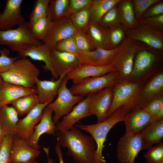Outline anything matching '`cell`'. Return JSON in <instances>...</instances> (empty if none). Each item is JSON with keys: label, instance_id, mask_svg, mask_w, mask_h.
<instances>
[{"label": "cell", "instance_id": "obj_1", "mask_svg": "<svg viewBox=\"0 0 163 163\" xmlns=\"http://www.w3.org/2000/svg\"><path fill=\"white\" fill-rule=\"evenodd\" d=\"M81 130L75 126L68 130L57 128V143L68 149L67 155L77 163H94L96 143L91 136L83 134Z\"/></svg>", "mask_w": 163, "mask_h": 163}, {"label": "cell", "instance_id": "obj_2", "mask_svg": "<svg viewBox=\"0 0 163 163\" xmlns=\"http://www.w3.org/2000/svg\"><path fill=\"white\" fill-rule=\"evenodd\" d=\"M130 112L127 108L122 106L116 110L109 117L101 122L91 125H75L81 130L89 133L95 141L97 148L94 157V163H106L102 152L105 146L104 143L107 136L115 124L119 122L124 121Z\"/></svg>", "mask_w": 163, "mask_h": 163}, {"label": "cell", "instance_id": "obj_3", "mask_svg": "<svg viewBox=\"0 0 163 163\" xmlns=\"http://www.w3.org/2000/svg\"><path fill=\"white\" fill-rule=\"evenodd\" d=\"M147 80L119 79L112 86L113 99L107 119L122 106L131 111L133 110L138 103L141 90Z\"/></svg>", "mask_w": 163, "mask_h": 163}, {"label": "cell", "instance_id": "obj_4", "mask_svg": "<svg viewBox=\"0 0 163 163\" xmlns=\"http://www.w3.org/2000/svg\"><path fill=\"white\" fill-rule=\"evenodd\" d=\"M163 52L146 45L136 53L131 77L135 80L148 79L162 70Z\"/></svg>", "mask_w": 163, "mask_h": 163}, {"label": "cell", "instance_id": "obj_5", "mask_svg": "<svg viewBox=\"0 0 163 163\" xmlns=\"http://www.w3.org/2000/svg\"><path fill=\"white\" fill-rule=\"evenodd\" d=\"M40 71L27 58L15 60L7 72L0 73L5 81L28 88H34L38 79Z\"/></svg>", "mask_w": 163, "mask_h": 163}, {"label": "cell", "instance_id": "obj_6", "mask_svg": "<svg viewBox=\"0 0 163 163\" xmlns=\"http://www.w3.org/2000/svg\"><path fill=\"white\" fill-rule=\"evenodd\" d=\"M43 44L33 35L28 22L25 21L15 29L0 30V45L8 46L18 53Z\"/></svg>", "mask_w": 163, "mask_h": 163}, {"label": "cell", "instance_id": "obj_7", "mask_svg": "<svg viewBox=\"0 0 163 163\" xmlns=\"http://www.w3.org/2000/svg\"><path fill=\"white\" fill-rule=\"evenodd\" d=\"M146 45L128 37L122 43L119 51L111 64L115 70L119 73L120 79L131 78L135 54Z\"/></svg>", "mask_w": 163, "mask_h": 163}, {"label": "cell", "instance_id": "obj_8", "mask_svg": "<svg viewBox=\"0 0 163 163\" xmlns=\"http://www.w3.org/2000/svg\"><path fill=\"white\" fill-rule=\"evenodd\" d=\"M68 81L66 75L61 82L56 99L47 105L54 113L52 119L55 124L62 117L69 113L75 104L83 99L82 96L71 93L67 86Z\"/></svg>", "mask_w": 163, "mask_h": 163}, {"label": "cell", "instance_id": "obj_9", "mask_svg": "<svg viewBox=\"0 0 163 163\" xmlns=\"http://www.w3.org/2000/svg\"><path fill=\"white\" fill-rule=\"evenodd\" d=\"M119 79V73L115 70L103 76L85 78L80 83L74 85L69 89L72 94L83 97L113 86Z\"/></svg>", "mask_w": 163, "mask_h": 163}, {"label": "cell", "instance_id": "obj_10", "mask_svg": "<svg viewBox=\"0 0 163 163\" xmlns=\"http://www.w3.org/2000/svg\"><path fill=\"white\" fill-rule=\"evenodd\" d=\"M142 150L143 145L140 133L125 134L117 143V160L120 163H134L137 155Z\"/></svg>", "mask_w": 163, "mask_h": 163}, {"label": "cell", "instance_id": "obj_11", "mask_svg": "<svg viewBox=\"0 0 163 163\" xmlns=\"http://www.w3.org/2000/svg\"><path fill=\"white\" fill-rule=\"evenodd\" d=\"M76 30L70 17L62 18L52 21L41 42L51 50L58 42L73 36Z\"/></svg>", "mask_w": 163, "mask_h": 163}, {"label": "cell", "instance_id": "obj_12", "mask_svg": "<svg viewBox=\"0 0 163 163\" xmlns=\"http://www.w3.org/2000/svg\"><path fill=\"white\" fill-rule=\"evenodd\" d=\"M128 37L160 51H163V32L139 22L134 28L126 30Z\"/></svg>", "mask_w": 163, "mask_h": 163}, {"label": "cell", "instance_id": "obj_13", "mask_svg": "<svg viewBox=\"0 0 163 163\" xmlns=\"http://www.w3.org/2000/svg\"><path fill=\"white\" fill-rule=\"evenodd\" d=\"M50 103V102L38 103L25 117L19 119L14 136L27 142L34 132L35 126L41 120L43 110Z\"/></svg>", "mask_w": 163, "mask_h": 163}, {"label": "cell", "instance_id": "obj_14", "mask_svg": "<svg viewBox=\"0 0 163 163\" xmlns=\"http://www.w3.org/2000/svg\"><path fill=\"white\" fill-rule=\"evenodd\" d=\"M112 86L91 94L88 116H96L97 123L101 122L107 119V113L113 99Z\"/></svg>", "mask_w": 163, "mask_h": 163}, {"label": "cell", "instance_id": "obj_15", "mask_svg": "<svg viewBox=\"0 0 163 163\" xmlns=\"http://www.w3.org/2000/svg\"><path fill=\"white\" fill-rule=\"evenodd\" d=\"M121 44L116 49H97L89 52L81 53L76 56L81 64L96 66H107L111 64L114 61L119 51Z\"/></svg>", "mask_w": 163, "mask_h": 163}, {"label": "cell", "instance_id": "obj_16", "mask_svg": "<svg viewBox=\"0 0 163 163\" xmlns=\"http://www.w3.org/2000/svg\"><path fill=\"white\" fill-rule=\"evenodd\" d=\"M155 74L144 84L140 93L137 104L133 110L144 108L153 99L163 94L162 70Z\"/></svg>", "mask_w": 163, "mask_h": 163}, {"label": "cell", "instance_id": "obj_17", "mask_svg": "<svg viewBox=\"0 0 163 163\" xmlns=\"http://www.w3.org/2000/svg\"><path fill=\"white\" fill-rule=\"evenodd\" d=\"M22 0H7L3 12L0 15V30L11 29L24 22L21 12Z\"/></svg>", "mask_w": 163, "mask_h": 163}, {"label": "cell", "instance_id": "obj_18", "mask_svg": "<svg viewBox=\"0 0 163 163\" xmlns=\"http://www.w3.org/2000/svg\"><path fill=\"white\" fill-rule=\"evenodd\" d=\"M51 57L54 69L59 78L66 75L81 64L76 55L54 48L51 50Z\"/></svg>", "mask_w": 163, "mask_h": 163}, {"label": "cell", "instance_id": "obj_19", "mask_svg": "<svg viewBox=\"0 0 163 163\" xmlns=\"http://www.w3.org/2000/svg\"><path fill=\"white\" fill-rule=\"evenodd\" d=\"M41 153L30 146L25 141L14 136L11 151V163H32Z\"/></svg>", "mask_w": 163, "mask_h": 163}, {"label": "cell", "instance_id": "obj_20", "mask_svg": "<svg viewBox=\"0 0 163 163\" xmlns=\"http://www.w3.org/2000/svg\"><path fill=\"white\" fill-rule=\"evenodd\" d=\"M154 121V116L144 108L133 110L124 121L125 126V134L140 133Z\"/></svg>", "mask_w": 163, "mask_h": 163}, {"label": "cell", "instance_id": "obj_21", "mask_svg": "<svg viewBox=\"0 0 163 163\" xmlns=\"http://www.w3.org/2000/svg\"><path fill=\"white\" fill-rule=\"evenodd\" d=\"M53 111L46 106L43 110L42 118L40 123L36 125L34 132L27 144L33 148L39 150L40 146L38 141L41 135L46 133L49 135L56 136L57 128L53 121Z\"/></svg>", "mask_w": 163, "mask_h": 163}, {"label": "cell", "instance_id": "obj_22", "mask_svg": "<svg viewBox=\"0 0 163 163\" xmlns=\"http://www.w3.org/2000/svg\"><path fill=\"white\" fill-rule=\"evenodd\" d=\"M115 70L112 64L100 66L81 64L66 76L69 80H72L74 85H77L85 78L103 76Z\"/></svg>", "mask_w": 163, "mask_h": 163}, {"label": "cell", "instance_id": "obj_23", "mask_svg": "<svg viewBox=\"0 0 163 163\" xmlns=\"http://www.w3.org/2000/svg\"><path fill=\"white\" fill-rule=\"evenodd\" d=\"M51 50L45 45L42 44L38 46H33L27 50L18 53L21 58L30 57L31 59L43 62L45 65L42 67L46 71H50L52 78L56 80L59 77L56 73L52 62L51 57Z\"/></svg>", "mask_w": 163, "mask_h": 163}, {"label": "cell", "instance_id": "obj_24", "mask_svg": "<svg viewBox=\"0 0 163 163\" xmlns=\"http://www.w3.org/2000/svg\"><path fill=\"white\" fill-rule=\"evenodd\" d=\"M91 94L83 99L68 114L64 116L62 120L58 124L57 128L68 130L77 122L88 116L89 104Z\"/></svg>", "mask_w": 163, "mask_h": 163}, {"label": "cell", "instance_id": "obj_25", "mask_svg": "<svg viewBox=\"0 0 163 163\" xmlns=\"http://www.w3.org/2000/svg\"><path fill=\"white\" fill-rule=\"evenodd\" d=\"M66 76H61L56 80L53 78L51 80H37L34 88L39 104L53 102L57 95L61 82Z\"/></svg>", "mask_w": 163, "mask_h": 163}, {"label": "cell", "instance_id": "obj_26", "mask_svg": "<svg viewBox=\"0 0 163 163\" xmlns=\"http://www.w3.org/2000/svg\"><path fill=\"white\" fill-rule=\"evenodd\" d=\"M35 93L34 88H27L3 80L0 85V105L11 104L21 97Z\"/></svg>", "mask_w": 163, "mask_h": 163}, {"label": "cell", "instance_id": "obj_27", "mask_svg": "<svg viewBox=\"0 0 163 163\" xmlns=\"http://www.w3.org/2000/svg\"><path fill=\"white\" fill-rule=\"evenodd\" d=\"M140 135L143 149L148 150L153 145L162 142L163 119L152 122L140 132Z\"/></svg>", "mask_w": 163, "mask_h": 163}, {"label": "cell", "instance_id": "obj_28", "mask_svg": "<svg viewBox=\"0 0 163 163\" xmlns=\"http://www.w3.org/2000/svg\"><path fill=\"white\" fill-rule=\"evenodd\" d=\"M19 119L18 115L12 107L2 106L0 108V124L5 136L13 137Z\"/></svg>", "mask_w": 163, "mask_h": 163}, {"label": "cell", "instance_id": "obj_29", "mask_svg": "<svg viewBox=\"0 0 163 163\" xmlns=\"http://www.w3.org/2000/svg\"><path fill=\"white\" fill-rule=\"evenodd\" d=\"M120 0H93L89 6L90 21L99 24L104 15Z\"/></svg>", "mask_w": 163, "mask_h": 163}, {"label": "cell", "instance_id": "obj_30", "mask_svg": "<svg viewBox=\"0 0 163 163\" xmlns=\"http://www.w3.org/2000/svg\"><path fill=\"white\" fill-rule=\"evenodd\" d=\"M86 31L94 50L97 49L108 50L105 28L90 21Z\"/></svg>", "mask_w": 163, "mask_h": 163}, {"label": "cell", "instance_id": "obj_31", "mask_svg": "<svg viewBox=\"0 0 163 163\" xmlns=\"http://www.w3.org/2000/svg\"><path fill=\"white\" fill-rule=\"evenodd\" d=\"M121 19L122 24L127 30L133 29L139 22L135 17L131 0H120L117 4Z\"/></svg>", "mask_w": 163, "mask_h": 163}, {"label": "cell", "instance_id": "obj_32", "mask_svg": "<svg viewBox=\"0 0 163 163\" xmlns=\"http://www.w3.org/2000/svg\"><path fill=\"white\" fill-rule=\"evenodd\" d=\"M72 14L69 7V0H50L47 17L52 21Z\"/></svg>", "mask_w": 163, "mask_h": 163}, {"label": "cell", "instance_id": "obj_33", "mask_svg": "<svg viewBox=\"0 0 163 163\" xmlns=\"http://www.w3.org/2000/svg\"><path fill=\"white\" fill-rule=\"evenodd\" d=\"M107 38L108 50L118 47L127 37L126 29L121 24L105 28Z\"/></svg>", "mask_w": 163, "mask_h": 163}, {"label": "cell", "instance_id": "obj_34", "mask_svg": "<svg viewBox=\"0 0 163 163\" xmlns=\"http://www.w3.org/2000/svg\"><path fill=\"white\" fill-rule=\"evenodd\" d=\"M38 103L37 94L35 93L21 97L11 104L18 115L22 116L27 114Z\"/></svg>", "mask_w": 163, "mask_h": 163}, {"label": "cell", "instance_id": "obj_35", "mask_svg": "<svg viewBox=\"0 0 163 163\" xmlns=\"http://www.w3.org/2000/svg\"><path fill=\"white\" fill-rule=\"evenodd\" d=\"M50 0H36L29 16V25L31 27L40 19L47 16Z\"/></svg>", "mask_w": 163, "mask_h": 163}, {"label": "cell", "instance_id": "obj_36", "mask_svg": "<svg viewBox=\"0 0 163 163\" xmlns=\"http://www.w3.org/2000/svg\"><path fill=\"white\" fill-rule=\"evenodd\" d=\"M89 6L82 10L72 14L71 15L70 18L76 30L87 31L90 21Z\"/></svg>", "mask_w": 163, "mask_h": 163}, {"label": "cell", "instance_id": "obj_37", "mask_svg": "<svg viewBox=\"0 0 163 163\" xmlns=\"http://www.w3.org/2000/svg\"><path fill=\"white\" fill-rule=\"evenodd\" d=\"M52 21L46 16L36 22L30 27L34 37L38 40L41 41L46 36Z\"/></svg>", "mask_w": 163, "mask_h": 163}, {"label": "cell", "instance_id": "obj_38", "mask_svg": "<svg viewBox=\"0 0 163 163\" xmlns=\"http://www.w3.org/2000/svg\"><path fill=\"white\" fill-rule=\"evenodd\" d=\"M121 23L119 10L117 4L104 15L98 25L105 28Z\"/></svg>", "mask_w": 163, "mask_h": 163}, {"label": "cell", "instance_id": "obj_39", "mask_svg": "<svg viewBox=\"0 0 163 163\" xmlns=\"http://www.w3.org/2000/svg\"><path fill=\"white\" fill-rule=\"evenodd\" d=\"M76 45L81 53L93 50V48L87 31L76 30L73 35Z\"/></svg>", "mask_w": 163, "mask_h": 163}, {"label": "cell", "instance_id": "obj_40", "mask_svg": "<svg viewBox=\"0 0 163 163\" xmlns=\"http://www.w3.org/2000/svg\"><path fill=\"white\" fill-rule=\"evenodd\" d=\"M143 157L146 163H163V142L150 148Z\"/></svg>", "mask_w": 163, "mask_h": 163}, {"label": "cell", "instance_id": "obj_41", "mask_svg": "<svg viewBox=\"0 0 163 163\" xmlns=\"http://www.w3.org/2000/svg\"><path fill=\"white\" fill-rule=\"evenodd\" d=\"M54 49L59 51L72 53L76 56L81 53L76 45L73 36L58 42Z\"/></svg>", "mask_w": 163, "mask_h": 163}, {"label": "cell", "instance_id": "obj_42", "mask_svg": "<svg viewBox=\"0 0 163 163\" xmlns=\"http://www.w3.org/2000/svg\"><path fill=\"white\" fill-rule=\"evenodd\" d=\"M13 137L5 136L0 144V163H11L10 155Z\"/></svg>", "mask_w": 163, "mask_h": 163}, {"label": "cell", "instance_id": "obj_43", "mask_svg": "<svg viewBox=\"0 0 163 163\" xmlns=\"http://www.w3.org/2000/svg\"><path fill=\"white\" fill-rule=\"evenodd\" d=\"M160 0H132L134 14L136 19L139 22L142 17L151 5Z\"/></svg>", "mask_w": 163, "mask_h": 163}, {"label": "cell", "instance_id": "obj_44", "mask_svg": "<svg viewBox=\"0 0 163 163\" xmlns=\"http://www.w3.org/2000/svg\"><path fill=\"white\" fill-rule=\"evenodd\" d=\"M10 51L6 48L0 50V73L7 71L14 62L21 58L19 56L10 57L8 56Z\"/></svg>", "mask_w": 163, "mask_h": 163}, {"label": "cell", "instance_id": "obj_45", "mask_svg": "<svg viewBox=\"0 0 163 163\" xmlns=\"http://www.w3.org/2000/svg\"><path fill=\"white\" fill-rule=\"evenodd\" d=\"M162 14H163V1L160 0L147 9L142 15L141 20Z\"/></svg>", "mask_w": 163, "mask_h": 163}, {"label": "cell", "instance_id": "obj_46", "mask_svg": "<svg viewBox=\"0 0 163 163\" xmlns=\"http://www.w3.org/2000/svg\"><path fill=\"white\" fill-rule=\"evenodd\" d=\"M163 107V94L151 100L144 107L154 116Z\"/></svg>", "mask_w": 163, "mask_h": 163}, {"label": "cell", "instance_id": "obj_47", "mask_svg": "<svg viewBox=\"0 0 163 163\" xmlns=\"http://www.w3.org/2000/svg\"><path fill=\"white\" fill-rule=\"evenodd\" d=\"M139 22L163 32V14L142 19Z\"/></svg>", "mask_w": 163, "mask_h": 163}, {"label": "cell", "instance_id": "obj_48", "mask_svg": "<svg viewBox=\"0 0 163 163\" xmlns=\"http://www.w3.org/2000/svg\"><path fill=\"white\" fill-rule=\"evenodd\" d=\"M93 0H69V5L72 14L79 12L88 7Z\"/></svg>", "mask_w": 163, "mask_h": 163}, {"label": "cell", "instance_id": "obj_49", "mask_svg": "<svg viewBox=\"0 0 163 163\" xmlns=\"http://www.w3.org/2000/svg\"><path fill=\"white\" fill-rule=\"evenodd\" d=\"M43 149L46 152L48 158V161L46 163H54L53 159L50 158L49 157V148L44 147ZM55 150L59 158V163H64L63 161L62 153L61 150V147L57 143L56 145Z\"/></svg>", "mask_w": 163, "mask_h": 163}, {"label": "cell", "instance_id": "obj_50", "mask_svg": "<svg viewBox=\"0 0 163 163\" xmlns=\"http://www.w3.org/2000/svg\"><path fill=\"white\" fill-rule=\"evenodd\" d=\"M155 121H158L163 119V107L154 116Z\"/></svg>", "mask_w": 163, "mask_h": 163}, {"label": "cell", "instance_id": "obj_51", "mask_svg": "<svg viewBox=\"0 0 163 163\" xmlns=\"http://www.w3.org/2000/svg\"><path fill=\"white\" fill-rule=\"evenodd\" d=\"M5 136V134L0 124V144L3 141Z\"/></svg>", "mask_w": 163, "mask_h": 163}, {"label": "cell", "instance_id": "obj_52", "mask_svg": "<svg viewBox=\"0 0 163 163\" xmlns=\"http://www.w3.org/2000/svg\"><path fill=\"white\" fill-rule=\"evenodd\" d=\"M3 80V79H2V78L0 76V85H1V84ZM2 106H1L0 105V108Z\"/></svg>", "mask_w": 163, "mask_h": 163}, {"label": "cell", "instance_id": "obj_53", "mask_svg": "<svg viewBox=\"0 0 163 163\" xmlns=\"http://www.w3.org/2000/svg\"><path fill=\"white\" fill-rule=\"evenodd\" d=\"M32 163H39L35 161Z\"/></svg>", "mask_w": 163, "mask_h": 163}, {"label": "cell", "instance_id": "obj_54", "mask_svg": "<svg viewBox=\"0 0 163 163\" xmlns=\"http://www.w3.org/2000/svg\"><path fill=\"white\" fill-rule=\"evenodd\" d=\"M1 13H1V12H0V15H1Z\"/></svg>", "mask_w": 163, "mask_h": 163}]
</instances>
